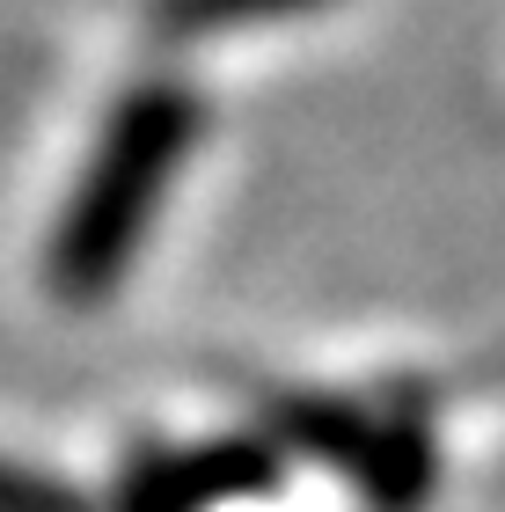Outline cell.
Here are the masks:
<instances>
[{
	"label": "cell",
	"instance_id": "3957f363",
	"mask_svg": "<svg viewBox=\"0 0 505 512\" xmlns=\"http://www.w3.org/2000/svg\"><path fill=\"white\" fill-rule=\"evenodd\" d=\"M0 512H88L74 491H59V483H44V476H22L0 461Z\"/></svg>",
	"mask_w": 505,
	"mask_h": 512
},
{
	"label": "cell",
	"instance_id": "7a4b0ae2",
	"mask_svg": "<svg viewBox=\"0 0 505 512\" xmlns=\"http://www.w3.org/2000/svg\"><path fill=\"white\" fill-rule=\"evenodd\" d=\"M308 8H330V0H147V22H154V37H169V44H198V37L257 30V22L308 15Z\"/></svg>",
	"mask_w": 505,
	"mask_h": 512
},
{
	"label": "cell",
	"instance_id": "6da1fadb",
	"mask_svg": "<svg viewBox=\"0 0 505 512\" xmlns=\"http://www.w3.org/2000/svg\"><path fill=\"white\" fill-rule=\"evenodd\" d=\"M198 132H205V103L183 81H140L118 96L74 198H66V220L52 227V249H44V286L66 308H88V300L125 286L132 256L162 213V191L183 176Z\"/></svg>",
	"mask_w": 505,
	"mask_h": 512
}]
</instances>
